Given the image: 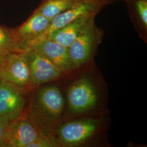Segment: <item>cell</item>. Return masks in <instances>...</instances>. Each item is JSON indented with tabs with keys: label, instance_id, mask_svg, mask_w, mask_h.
I'll list each match as a JSON object with an SVG mask.
<instances>
[{
	"label": "cell",
	"instance_id": "cell-5",
	"mask_svg": "<svg viewBox=\"0 0 147 147\" xmlns=\"http://www.w3.org/2000/svg\"><path fill=\"white\" fill-rule=\"evenodd\" d=\"M33 84H39L58 79L62 73L58 67L45 56L30 49L24 51Z\"/></svg>",
	"mask_w": 147,
	"mask_h": 147
},
{
	"label": "cell",
	"instance_id": "cell-2",
	"mask_svg": "<svg viewBox=\"0 0 147 147\" xmlns=\"http://www.w3.org/2000/svg\"><path fill=\"white\" fill-rule=\"evenodd\" d=\"M105 6V4L99 2L78 1L73 7L51 19L46 31L36 39L30 42L26 47L25 51L38 42L47 39L53 32L62 28L71 21L82 16H96Z\"/></svg>",
	"mask_w": 147,
	"mask_h": 147
},
{
	"label": "cell",
	"instance_id": "cell-18",
	"mask_svg": "<svg viewBox=\"0 0 147 147\" xmlns=\"http://www.w3.org/2000/svg\"><path fill=\"white\" fill-rule=\"evenodd\" d=\"M76 1H95V2H101L105 5H110L111 3L110 0H75Z\"/></svg>",
	"mask_w": 147,
	"mask_h": 147
},
{
	"label": "cell",
	"instance_id": "cell-13",
	"mask_svg": "<svg viewBox=\"0 0 147 147\" xmlns=\"http://www.w3.org/2000/svg\"><path fill=\"white\" fill-rule=\"evenodd\" d=\"M131 21L138 31L147 35V0H124Z\"/></svg>",
	"mask_w": 147,
	"mask_h": 147
},
{
	"label": "cell",
	"instance_id": "cell-12",
	"mask_svg": "<svg viewBox=\"0 0 147 147\" xmlns=\"http://www.w3.org/2000/svg\"><path fill=\"white\" fill-rule=\"evenodd\" d=\"M95 17V16H89L78 18L62 28L53 32L47 39L53 40L65 47H69L76 39L90 21Z\"/></svg>",
	"mask_w": 147,
	"mask_h": 147
},
{
	"label": "cell",
	"instance_id": "cell-7",
	"mask_svg": "<svg viewBox=\"0 0 147 147\" xmlns=\"http://www.w3.org/2000/svg\"><path fill=\"white\" fill-rule=\"evenodd\" d=\"M41 134L26 118L9 122L5 131L3 147H27Z\"/></svg>",
	"mask_w": 147,
	"mask_h": 147
},
{
	"label": "cell",
	"instance_id": "cell-11",
	"mask_svg": "<svg viewBox=\"0 0 147 147\" xmlns=\"http://www.w3.org/2000/svg\"><path fill=\"white\" fill-rule=\"evenodd\" d=\"M34 49L45 56L55 64L62 73L76 68L70 56L68 47L54 40H44L34 45L29 49Z\"/></svg>",
	"mask_w": 147,
	"mask_h": 147
},
{
	"label": "cell",
	"instance_id": "cell-10",
	"mask_svg": "<svg viewBox=\"0 0 147 147\" xmlns=\"http://www.w3.org/2000/svg\"><path fill=\"white\" fill-rule=\"evenodd\" d=\"M51 20L41 14L33 11L31 16L21 26L13 29L14 36L21 51L24 52L27 46L46 31Z\"/></svg>",
	"mask_w": 147,
	"mask_h": 147
},
{
	"label": "cell",
	"instance_id": "cell-16",
	"mask_svg": "<svg viewBox=\"0 0 147 147\" xmlns=\"http://www.w3.org/2000/svg\"><path fill=\"white\" fill-rule=\"evenodd\" d=\"M53 146V143L47 137L40 135L35 141L29 144L27 147H49Z\"/></svg>",
	"mask_w": 147,
	"mask_h": 147
},
{
	"label": "cell",
	"instance_id": "cell-3",
	"mask_svg": "<svg viewBox=\"0 0 147 147\" xmlns=\"http://www.w3.org/2000/svg\"><path fill=\"white\" fill-rule=\"evenodd\" d=\"M0 79L21 91L32 84L24 52L12 53L0 63Z\"/></svg>",
	"mask_w": 147,
	"mask_h": 147
},
{
	"label": "cell",
	"instance_id": "cell-20",
	"mask_svg": "<svg viewBox=\"0 0 147 147\" xmlns=\"http://www.w3.org/2000/svg\"><path fill=\"white\" fill-rule=\"evenodd\" d=\"M1 80L0 79V85H1Z\"/></svg>",
	"mask_w": 147,
	"mask_h": 147
},
{
	"label": "cell",
	"instance_id": "cell-15",
	"mask_svg": "<svg viewBox=\"0 0 147 147\" xmlns=\"http://www.w3.org/2000/svg\"><path fill=\"white\" fill-rule=\"evenodd\" d=\"M22 52L14 36L13 30L0 25V63L8 55Z\"/></svg>",
	"mask_w": 147,
	"mask_h": 147
},
{
	"label": "cell",
	"instance_id": "cell-8",
	"mask_svg": "<svg viewBox=\"0 0 147 147\" xmlns=\"http://www.w3.org/2000/svg\"><path fill=\"white\" fill-rule=\"evenodd\" d=\"M25 101L22 91L1 80L0 85V118L11 122L21 117Z\"/></svg>",
	"mask_w": 147,
	"mask_h": 147
},
{
	"label": "cell",
	"instance_id": "cell-19",
	"mask_svg": "<svg viewBox=\"0 0 147 147\" xmlns=\"http://www.w3.org/2000/svg\"><path fill=\"white\" fill-rule=\"evenodd\" d=\"M110 1L111 3H113V2H116V1H122V0H110ZM123 1H124V0H123Z\"/></svg>",
	"mask_w": 147,
	"mask_h": 147
},
{
	"label": "cell",
	"instance_id": "cell-9",
	"mask_svg": "<svg viewBox=\"0 0 147 147\" xmlns=\"http://www.w3.org/2000/svg\"><path fill=\"white\" fill-rule=\"evenodd\" d=\"M98 121L83 118L69 121L61 126L58 135L61 140L69 145L84 142L94 134L99 125Z\"/></svg>",
	"mask_w": 147,
	"mask_h": 147
},
{
	"label": "cell",
	"instance_id": "cell-1",
	"mask_svg": "<svg viewBox=\"0 0 147 147\" xmlns=\"http://www.w3.org/2000/svg\"><path fill=\"white\" fill-rule=\"evenodd\" d=\"M63 110V96L58 87L54 86L38 89L31 106L32 113L42 125L58 119Z\"/></svg>",
	"mask_w": 147,
	"mask_h": 147
},
{
	"label": "cell",
	"instance_id": "cell-4",
	"mask_svg": "<svg viewBox=\"0 0 147 147\" xmlns=\"http://www.w3.org/2000/svg\"><path fill=\"white\" fill-rule=\"evenodd\" d=\"M92 19L76 39L68 47L69 53L75 67L88 61L93 51L101 42L102 32L96 26Z\"/></svg>",
	"mask_w": 147,
	"mask_h": 147
},
{
	"label": "cell",
	"instance_id": "cell-14",
	"mask_svg": "<svg viewBox=\"0 0 147 147\" xmlns=\"http://www.w3.org/2000/svg\"><path fill=\"white\" fill-rule=\"evenodd\" d=\"M77 2L75 0H42L34 11L51 20L56 16L73 7Z\"/></svg>",
	"mask_w": 147,
	"mask_h": 147
},
{
	"label": "cell",
	"instance_id": "cell-6",
	"mask_svg": "<svg viewBox=\"0 0 147 147\" xmlns=\"http://www.w3.org/2000/svg\"><path fill=\"white\" fill-rule=\"evenodd\" d=\"M70 110L74 113L87 112L94 107L98 96L94 86L88 79H80L74 82L68 91Z\"/></svg>",
	"mask_w": 147,
	"mask_h": 147
},
{
	"label": "cell",
	"instance_id": "cell-17",
	"mask_svg": "<svg viewBox=\"0 0 147 147\" xmlns=\"http://www.w3.org/2000/svg\"><path fill=\"white\" fill-rule=\"evenodd\" d=\"M9 122L0 118V147H3L7 128Z\"/></svg>",
	"mask_w": 147,
	"mask_h": 147
}]
</instances>
